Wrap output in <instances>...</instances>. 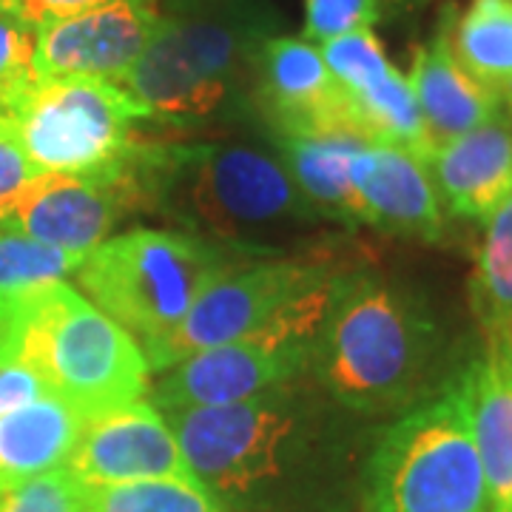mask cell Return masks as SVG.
<instances>
[{
    "instance_id": "cell-1",
    "label": "cell",
    "mask_w": 512,
    "mask_h": 512,
    "mask_svg": "<svg viewBox=\"0 0 512 512\" xmlns=\"http://www.w3.org/2000/svg\"><path fill=\"white\" fill-rule=\"evenodd\" d=\"M140 211L234 256H285L325 225L274 151L242 143H148L126 160Z\"/></svg>"
},
{
    "instance_id": "cell-2",
    "label": "cell",
    "mask_w": 512,
    "mask_h": 512,
    "mask_svg": "<svg viewBox=\"0 0 512 512\" xmlns=\"http://www.w3.org/2000/svg\"><path fill=\"white\" fill-rule=\"evenodd\" d=\"M439 322L393 279L348 268L311 353V373L359 413L410 410L430 396L441 365Z\"/></svg>"
},
{
    "instance_id": "cell-3",
    "label": "cell",
    "mask_w": 512,
    "mask_h": 512,
    "mask_svg": "<svg viewBox=\"0 0 512 512\" xmlns=\"http://www.w3.org/2000/svg\"><path fill=\"white\" fill-rule=\"evenodd\" d=\"M274 29L265 0H174L120 86L148 120L211 126L251 106L256 52Z\"/></svg>"
},
{
    "instance_id": "cell-4",
    "label": "cell",
    "mask_w": 512,
    "mask_h": 512,
    "mask_svg": "<svg viewBox=\"0 0 512 512\" xmlns=\"http://www.w3.org/2000/svg\"><path fill=\"white\" fill-rule=\"evenodd\" d=\"M0 359L35 370L83 419L143 399L146 353L66 279L0 296Z\"/></svg>"
},
{
    "instance_id": "cell-5",
    "label": "cell",
    "mask_w": 512,
    "mask_h": 512,
    "mask_svg": "<svg viewBox=\"0 0 512 512\" xmlns=\"http://www.w3.org/2000/svg\"><path fill=\"white\" fill-rule=\"evenodd\" d=\"M365 512H493L473 433V365L376 441Z\"/></svg>"
},
{
    "instance_id": "cell-6",
    "label": "cell",
    "mask_w": 512,
    "mask_h": 512,
    "mask_svg": "<svg viewBox=\"0 0 512 512\" xmlns=\"http://www.w3.org/2000/svg\"><path fill=\"white\" fill-rule=\"evenodd\" d=\"M234 259L185 231L131 228L97 245L74 276L83 296L148 350L183 322L205 285Z\"/></svg>"
},
{
    "instance_id": "cell-7",
    "label": "cell",
    "mask_w": 512,
    "mask_h": 512,
    "mask_svg": "<svg viewBox=\"0 0 512 512\" xmlns=\"http://www.w3.org/2000/svg\"><path fill=\"white\" fill-rule=\"evenodd\" d=\"M140 120L146 109L114 80L46 77L0 123L37 174H92L126 160Z\"/></svg>"
},
{
    "instance_id": "cell-8",
    "label": "cell",
    "mask_w": 512,
    "mask_h": 512,
    "mask_svg": "<svg viewBox=\"0 0 512 512\" xmlns=\"http://www.w3.org/2000/svg\"><path fill=\"white\" fill-rule=\"evenodd\" d=\"M348 265L330 254L234 259L214 276L185 319L146 353L148 370L163 373L185 356L231 345L265 328L302 293L325 285Z\"/></svg>"
},
{
    "instance_id": "cell-9",
    "label": "cell",
    "mask_w": 512,
    "mask_h": 512,
    "mask_svg": "<svg viewBox=\"0 0 512 512\" xmlns=\"http://www.w3.org/2000/svg\"><path fill=\"white\" fill-rule=\"evenodd\" d=\"M291 387L293 382L248 402L163 413L191 476L208 493L234 501L285 473V456L302 416Z\"/></svg>"
},
{
    "instance_id": "cell-10",
    "label": "cell",
    "mask_w": 512,
    "mask_h": 512,
    "mask_svg": "<svg viewBox=\"0 0 512 512\" xmlns=\"http://www.w3.org/2000/svg\"><path fill=\"white\" fill-rule=\"evenodd\" d=\"M126 160L92 174H37L0 228L60 251L92 254L114 237L123 217L140 211Z\"/></svg>"
},
{
    "instance_id": "cell-11",
    "label": "cell",
    "mask_w": 512,
    "mask_h": 512,
    "mask_svg": "<svg viewBox=\"0 0 512 512\" xmlns=\"http://www.w3.org/2000/svg\"><path fill=\"white\" fill-rule=\"evenodd\" d=\"M308 370V348L268 339H239L231 345L200 350L165 367L151 387L148 402L160 413L248 402L296 382Z\"/></svg>"
},
{
    "instance_id": "cell-12",
    "label": "cell",
    "mask_w": 512,
    "mask_h": 512,
    "mask_svg": "<svg viewBox=\"0 0 512 512\" xmlns=\"http://www.w3.org/2000/svg\"><path fill=\"white\" fill-rule=\"evenodd\" d=\"M63 467L80 487H114L157 478L197 481L168 419L146 399L86 419Z\"/></svg>"
},
{
    "instance_id": "cell-13",
    "label": "cell",
    "mask_w": 512,
    "mask_h": 512,
    "mask_svg": "<svg viewBox=\"0 0 512 512\" xmlns=\"http://www.w3.org/2000/svg\"><path fill=\"white\" fill-rule=\"evenodd\" d=\"M160 26L157 0H111L35 32V72L120 83Z\"/></svg>"
},
{
    "instance_id": "cell-14",
    "label": "cell",
    "mask_w": 512,
    "mask_h": 512,
    "mask_svg": "<svg viewBox=\"0 0 512 512\" xmlns=\"http://www.w3.org/2000/svg\"><path fill=\"white\" fill-rule=\"evenodd\" d=\"M251 109L268 123L274 137L330 128L359 131L319 46L305 37L271 35L262 43L251 77Z\"/></svg>"
},
{
    "instance_id": "cell-15",
    "label": "cell",
    "mask_w": 512,
    "mask_h": 512,
    "mask_svg": "<svg viewBox=\"0 0 512 512\" xmlns=\"http://www.w3.org/2000/svg\"><path fill=\"white\" fill-rule=\"evenodd\" d=\"M356 222L396 237L439 239L441 200L427 163L399 146L367 143L350 168Z\"/></svg>"
},
{
    "instance_id": "cell-16",
    "label": "cell",
    "mask_w": 512,
    "mask_h": 512,
    "mask_svg": "<svg viewBox=\"0 0 512 512\" xmlns=\"http://www.w3.org/2000/svg\"><path fill=\"white\" fill-rule=\"evenodd\" d=\"M427 171L439 200L456 217L487 220L512 194V117L501 109L487 123L439 146Z\"/></svg>"
},
{
    "instance_id": "cell-17",
    "label": "cell",
    "mask_w": 512,
    "mask_h": 512,
    "mask_svg": "<svg viewBox=\"0 0 512 512\" xmlns=\"http://www.w3.org/2000/svg\"><path fill=\"white\" fill-rule=\"evenodd\" d=\"M407 80L419 103L433 151L487 123L504 109V100L498 94L484 89L461 69L450 46V20H444V26L427 46L416 49Z\"/></svg>"
},
{
    "instance_id": "cell-18",
    "label": "cell",
    "mask_w": 512,
    "mask_h": 512,
    "mask_svg": "<svg viewBox=\"0 0 512 512\" xmlns=\"http://www.w3.org/2000/svg\"><path fill=\"white\" fill-rule=\"evenodd\" d=\"M373 143L353 128H330L311 134L274 137L276 157L288 168L296 188L328 222L353 225L356 197L350 185V168L356 154Z\"/></svg>"
},
{
    "instance_id": "cell-19",
    "label": "cell",
    "mask_w": 512,
    "mask_h": 512,
    "mask_svg": "<svg viewBox=\"0 0 512 512\" xmlns=\"http://www.w3.org/2000/svg\"><path fill=\"white\" fill-rule=\"evenodd\" d=\"M473 433L493 512H512V339L473 365Z\"/></svg>"
},
{
    "instance_id": "cell-20",
    "label": "cell",
    "mask_w": 512,
    "mask_h": 512,
    "mask_svg": "<svg viewBox=\"0 0 512 512\" xmlns=\"http://www.w3.org/2000/svg\"><path fill=\"white\" fill-rule=\"evenodd\" d=\"M86 419L57 396L0 416V493L66 464Z\"/></svg>"
},
{
    "instance_id": "cell-21",
    "label": "cell",
    "mask_w": 512,
    "mask_h": 512,
    "mask_svg": "<svg viewBox=\"0 0 512 512\" xmlns=\"http://www.w3.org/2000/svg\"><path fill=\"white\" fill-rule=\"evenodd\" d=\"M450 46L476 83L512 100V0H473L450 26Z\"/></svg>"
},
{
    "instance_id": "cell-22",
    "label": "cell",
    "mask_w": 512,
    "mask_h": 512,
    "mask_svg": "<svg viewBox=\"0 0 512 512\" xmlns=\"http://www.w3.org/2000/svg\"><path fill=\"white\" fill-rule=\"evenodd\" d=\"M470 282L473 308L493 339H512V194L487 217Z\"/></svg>"
},
{
    "instance_id": "cell-23",
    "label": "cell",
    "mask_w": 512,
    "mask_h": 512,
    "mask_svg": "<svg viewBox=\"0 0 512 512\" xmlns=\"http://www.w3.org/2000/svg\"><path fill=\"white\" fill-rule=\"evenodd\" d=\"M89 512H231L197 481H134L114 487H83Z\"/></svg>"
},
{
    "instance_id": "cell-24",
    "label": "cell",
    "mask_w": 512,
    "mask_h": 512,
    "mask_svg": "<svg viewBox=\"0 0 512 512\" xmlns=\"http://www.w3.org/2000/svg\"><path fill=\"white\" fill-rule=\"evenodd\" d=\"M89 254H72L43 245L18 231L0 228V296L29 291L46 282H60L77 274Z\"/></svg>"
},
{
    "instance_id": "cell-25",
    "label": "cell",
    "mask_w": 512,
    "mask_h": 512,
    "mask_svg": "<svg viewBox=\"0 0 512 512\" xmlns=\"http://www.w3.org/2000/svg\"><path fill=\"white\" fill-rule=\"evenodd\" d=\"M319 52H322V60L333 74V80L345 94L362 92L393 69L384 55L382 40L373 35V29H359V32L333 37L319 46Z\"/></svg>"
},
{
    "instance_id": "cell-26",
    "label": "cell",
    "mask_w": 512,
    "mask_h": 512,
    "mask_svg": "<svg viewBox=\"0 0 512 512\" xmlns=\"http://www.w3.org/2000/svg\"><path fill=\"white\" fill-rule=\"evenodd\" d=\"M35 83V32L15 20L0 18V120Z\"/></svg>"
},
{
    "instance_id": "cell-27",
    "label": "cell",
    "mask_w": 512,
    "mask_h": 512,
    "mask_svg": "<svg viewBox=\"0 0 512 512\" xmlns=\"http://www.w3.org/2000/svg\"><path fill=\"white\" fill-rule=\"evenodd\" d=\"M0 512H89L86 490L74 481L66 467L0 493Z\"/></svg>"
},
{
    "instance_id": "cell-28",
    "label": "cell",
    "mask_w": 512,
    "mask_h": 512,
    "mask_svg": "<svg viewBox=\"0 0 512 512\" xmlns=\"http://www.w3.org/2000/svg\"><path fill=\"white\" fill-rule=\"evenodd\" d=\"M382 15V0H305V40L328 43L333 37L370 29Z\"/></svg>"
},
{
    "instance_id": "cell-29",
    "label": "cell",
    "mask_w": 512,
    "mask_h": 512,
    "mask_svg": "<svg viewBox=\"0 0 512 512\" xmlns=\"http://www.w3.org/2000/svg\"><path fill=\"white\" fill-rule=\"evenodd\" d=\"M111 0H0V18L15 20L26 29H43L49 23L106 6Z\"/></svg>"
},
{
    "instance_id": "cell-30",
    "label": "cell",
    "mask_w": 512,
    "mask_h": 512,
    "mask_svg": "<svg viewBox=\"0 0 512 512\" xmlns=\"http://www.w3.org/2000/svg\"><path fill=\"white\" fill-rule=\"evenodd\" d=\"M37 177V171L23 157L18 143L12 140V134L0 123V222L6 220V214L12 211V205L18 202L23 188Z\"/></svg>"
},
{
    "instance_id": "cell-31",
    "label": "cell",
    "mask_w": 512,
    "mask_h": 512,
    "mask_svg": "<svg viewBox=\"0 0 512 512\" xmlns=\"http://www.w3.org/2000/svg\"><path fill=\"white\" fill-rule=\"evenodd\" d=\"M43 396H55V393L32 367L15 359H0V416L37 402Z\"/></svg>"
}]
</instances>
